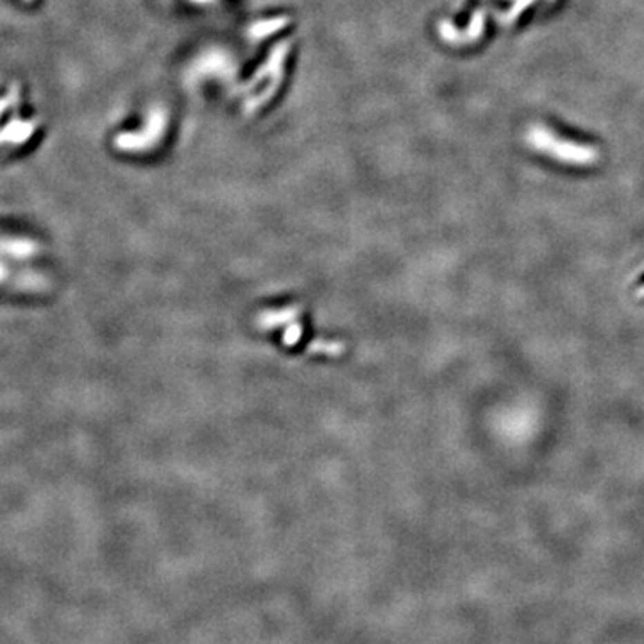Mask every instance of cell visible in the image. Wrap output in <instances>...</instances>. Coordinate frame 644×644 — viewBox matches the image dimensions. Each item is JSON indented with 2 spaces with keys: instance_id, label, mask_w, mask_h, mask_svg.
Wrapping results in <instances>:
<instances>
[{
  "instance_id": "2",
  "label": "cell",
  "mask_w": 644,
  "mask_h": 644,
  "mask_svg": "<svg viewBox=\"0 0 644 644\" xmlns=\"http://www.w3.org/2000/svg\"><path fill=\"white\" fill-rule=\"evenodd\" d=\"M35 127L36 122H11L2 133H0V144H2V142H15V144H20V142L27 140L35 133Z\"/></svg>"
},
{
  "instance_id": "3",
  "label": "cell",
  "mask_w": 644,
  "mask_h": 644,
  "mask_svg": "<svg viewBox=\"0 0 644 644\" xmlns=\"http://www.w3.org/2000/svg\"><path fill=\"white\" fill-rule=\"evenodd\" d=\"M641 296H644V285H643V288H641Z\"/></svg>"
},
{
  "instance_id": "1",
  "label": "cell",
  "mask_w": 644,
  "mask_h": 644,
  "mask_svg": "<svg viewBox=\"0 0 644 644\" xmlns=\"http://www.w3.org/2000/svg\"><path fill=\"white\" fill-rule=\"evenodd\" d=\"M528 144L542 154H548L553 160L567 163V165H592L598 160V151L589 145L576 144L569 140L557 138L548 127L536 126L527 136Z\"/></svg>"
}]
</instances>
